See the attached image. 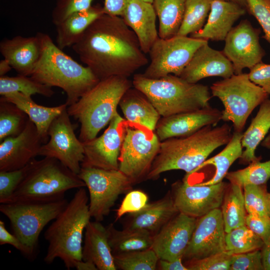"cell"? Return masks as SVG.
Instances as JSON below:
<instances>
[{"instance_id": "38", "label": "cell", "mask_w": 270, "mask_h": 270, "mask_svg": "<svg viewBox=\"0 0 270 270\" xmlns=\"http://www.w3.org/2000/svg\"><path fill=\"white\" fill-rule=\"evenodd\" d=\"M226 252L230 255L260 250L264 242L246 224L226 233Z\"/></svg>"}, {"instance_id": "50", "label": "cell", "mask_w": 270, "mask_h": 270, "mask_svg": "<svg viewBox=\"0 0 270 270\" xmlns=\"http://www.w3.org/2000/svg\"><path fill=\"white\" fill-rule=\"evenodd\" d=\"M8 244L14 247L28 258H34L35 254L13 233L6 228L4 222L0 220V244Z\"/></svg>"}, {"instance_id": "54", "label": "cell", "mask_w": 270, "mask_h": 270, "mask_svg": "<svg viewBox=\"0 0 270 270\" xmlns=\"http://www.w3.org/2000/svg\"><path fill=\"white\" fill-rule=\"evenodd\" d=\"M74 268L78 270H98L94 264L82 260L77 262Z\"/></svg>"}, {"instance_id": "3", "label": "cell", "mask_w": 270, "mask_h": 270, "mask_svg": "<svg viewBox=\"0 0 270 270\" xmlns=\"http://www.w3.org/2000/svg\"><path fill=\"white\" fill-rule=\"evenodd\" d=\"M42 52L30 77L50 87L62 88L66 94L68 106L99 82L91 70L65 54L46 34L40 32Z\"/></svg>"}, {"instance_id": "11", "label": "cell", "mask_w": 270, "mask_h": 270, "mask_svg": "<svg viewBox=\"0 0 270 270\" xmlns=\"http://www.w3.org/2000/svg\"><path fill=\"white\" fill-rule=\"evenodd\" d=\"M87 187L91 218L102 222L120 194L132 190L131 180L119 170L81 167L78 174Z\"/></svg>"}, {"instance_id": "55", "label": "cell", "mask_w": 270, "mask_h": 270, "mask_svg": "<svg viewBox=\"0 0 270 270\" xmlns=\"http://www.w3.org/2000/svg\"><path fill=\"white\" fill-rule=\"evenodd\" d=\"M12 68L8 60L4 58L0 61V76H6Z\"/></svg>"}, {"instance_id": "43", "label": "cell", "mask_w": 270, "mask_h": 270, "mask_svg": "<svg viewBox=\"0 0 270 270\" xmlns=\"http://www.w3.org/2000/svg\"><path fill=\"white\" fill-rule=\"evenodd\" d=\"M232 255L226 251L204 258L185 261L188 270H230Z\"/></svg>"}, {"instance_id": "34", "label": "cell", "mask_w": 270, "mask_h": 270, "mask_svg": "<svg viewBox=\"0 0 270 270\" xmlns=\"http://www.w3.org/2000/svg\"><path fill=\"white\" fill-rule=\"evenodd\" d=\"M220 207L226 233L246 224L247 212L242 186L230 183Z\"/></svg>"}, {"instance_id": "22", "label": "cell", "mask_w": 270, "mask_h": 270, "mask_svg": "<svg viewBox=\"0 0 270 270\" xmlns=\"http://www.w3.org/2000/svg\"><path fill=\"white\" fill-rule=\"evenodd\" d=\"M0 52L18 74L30 76L42 52L40 32L33 36L4 39L0 42Z\"/></svg>"}, {"instance_id": "14", "label": "cell", "mask_w": 270, "mask_h": 270, "mask_svg": "<svg viewBox=\"0 0 270 270\" xmlns=\"http://www.w3.org/2000/svg\"><path fill=\"white\" fill-rule=\"evenodd\" d=\"M228 184L200 185L182 180L172 184L170 192L179 212L198 218L221 206Z\"/></svg>"}, {"instance_id": "12", "label": "cell", "mask_w": 270, "mask_h": 270, "mask_svg": "<svg viewBox=\"0 0 270 270\" xmlns=\"http://www.w3.org/2000/svg\"><path fill=\"white\" fill-rule=\"evenodd\" d=\"M208 42L206 40L180 35L158 38L148 53L150 61L143 76L154 79L170 74L180 76L196 50Z\"/></svg>"}, {"instance_id": "56", "label": "cell", "mask_w": 270, "mask_h": 270, "mask_svg": "<svg viewBox=\"0 0 270 270\" xmlns=\"http://www.w3.org/2000/svg\"><path fill=\"white\" fill-rule=\"evenodd\" d=\"M260 145L266 148L270 149V132L260 143Z\"/></svg>"}, {"instance_id": "58", "label": "cell", "mask_w": 270, "mask_h": 270, "mask_svg": "<svg viewBox=\"0 0 270 270\" xmlns=\"http://www.w3.org/2000/svg\"><path fill=\"white\" fill-rule=\"evenodd\" d=\"M267 200H268L269 209H270V192H268V193H267Z\"/></svg>"}, {"instance_id": "28", "label": "cell", "mask_w": 270, "mask_h": 270, "mask_svg": "<svg viewBox=\"0 0 270 270\" xmlns=\"http://www.w3.org/2000/svg\"><path fill=\"white\" fill-rule=\"evenodd\" d=\"M1 98L14 104L27 114L36 125L45 144L48 140V130L50 124L68 107L66 103L53 107L41 106L34 102L31 96L18 92L8 94Z\"/></svg>"}, {"instance_id": "24", "label": "cell", "mask_w": 270, "mask_h": 270, "mask_svg": "<svg viewBox=\"0 0 270 270\" xmlns=\"http://www.w3.org/2000/svg\"><path fill=\"white\" fill-rule=\"evenodd\" d=\"M156 16L152 4L143 0H130L121 16L136 34L146 54L159 38Z\"/></svg>"}, {"instance_id": "18", "label": "cell", "mask_w": 270, "mask_h": 270, "mask_svg": "<svg viewBox=\"0 0 270 270\" xmlns=\"http://www.w3.org/2000/svg\"><path fill=\"white\" fill-rule=\"evenodd\" d=\"M197 220L179 212L154 235L152 248L159 259L172 261L182 258Z\"/></svg>"}, {"instance_id": "47", "label": "cell", "mask_w": 270, "mask_h": 270, "mask_svg": "<svg viewBox=\"0 0 270 270\" xmlns=\"http://www.w3.org/2000/svg\"><path fill=\"white\" fill-rule=\"evenodd\" d=\"M230 270H264L260 250L232 255Z\"/></svg>"}, {"instance_id": "40", "label": "cell", "mask_w": 270, "mask_h": 270, "mask_svg": "<svg viewBox=\"0 0 270 270\" xmlns=\"http://www.w3.org/2000/svg\"><path fill=\"white\" fill-rule=\"evenodd\" d=\"M117 270H156L159 260L152 248L113 255Z\"/></svg>"}, {"instance_id": "48", "label": "cell", "mask_w": 270, "mask_h": 270, "mask_svg": "<svg viewBox=\"0 0 270 270\" xmlns=\"http://www.w3.org/2000/svg\"><path fill=\"white\" fill-rule=\"evenodd\" d=\"M248 74L252 82L270 95V64L261 62L250 69Z\"/></svg>"}, {"instance_id": "27", "label": "cell", "mask_w": 270, "mask_h": 270, "mask_svg": "<svg viewBox=\"0 0 270 270\" xmlns=\"http://www.w3.org/2000/svg\"><path fill=\"white\" fill-rule=\"evenodd\" d=\"M119 106L126 120L155 130L160 115L142 92L134 87L130 88L122 98Z\"/></svg>"}, {"instance_id": "32", "label": "cell", "mask_w": 270, "mask_h": 270, "mask_svg": "<svg viewBox=\"0 0 270 270\" xmlns=\"http://www.w3.org/2000/svg\"><path fill=\"white\" fill-rule=\"evenodd\" d=\"M113 255L152 248L154 236L142 230H118L114 224L107 227Z\"/></svg>"}, {"instance_id": "20", "label": "cell", "mask_w": 270, "mask_h": 270, "mask_svg": "<svg viewBox=\"0 0 270 270\" xmlns=\"http://www.w3.org/2000/svg\"><path fill=\"white\" fill-rule=\"evenodd\" d=\"M222 111L210 106L198 110L162 117L156 128L162 142L190 136L208 126H215L222 120Z\"/></svg>"}, {"instance_id": "21", "label": "cell", "mask_w": 270, "mask_h": 270, "mask_svg": "<svg viewBox=\"0 0 270 270\" xmlns=\"http://www.w3.org/2000/svg\"><path fill=\"white\" fill-rule=\"evenodd\" d=\"M234 74L232 62L222 52L212 48L208 42L196 50L180 76L190 83L196 84L208 77L226 78Z\"/></svg>"}, {"instance_id": "26", "label": "cell", "mask_w": 270, "mask_h": 270, "mask_svg": "<svg viewBox=\"0 0 270 270\" xmlns=\"http://www.w3.org/2000/svg\"><path fill=\"white\" fill-rule=\"evenodd\" d=\"M82 260L94 264L98 270H116L106 227L100 222H90L85 228Z\"/></svg>"}, {"instance_id": "49", "label": "cell", "mask_w": 270, "mask_h": 270, "mask_svg": "<svg viewBox=\"0 0 270 270\" xmlns=\"http://www.w3.org/2000/svg\"><path fill=\"white\" fill-rule=\"evenodd\" d=\"M246 225L264 242L270 235V217L247 214Z\"/></svg>"}, {"instance_id": "41", "label": "cell", "mask_w": 270, "mask_h": 270, "mask_svg": "<svg viewBox=\"0 0 270 270\" xmlns=\"http://www.w3.org/2000/svg\"><path fill=\"white\" fill-rule=\"evenodd\" d=\"M242 188L247 214L270 217L266 184H246Z\"/></svg>"}, {"instance_id": "9", "label": "cell", "mask_w": 270, "mask_h": 270, "mask_svg": "<svg viewBox=\"0 0 270 270\" xmlns=\"http://www.w3.org/2000/svg\"><path fill=\"white\" fill-rule=\"evenodd\" d=\"M68 202L62 198L0 204V212L9 220L12 233L35 254L41 232L58 216Z\"/></svg>"}, {"instance_id": "8", "label": "cell", "mask_w": 270, "mask_h": 270, "mask_svg": "<svg viewBox=\"0 0 270 270\" xmlns=\"http://www.w3.org/2000/svg\"><path fill=\"white\" fill-rule=\"evenodd\" d=\"M210 88L212 96L219 98L224 106L222 120L232 122L235 132H242L251 113L269 96L250 80L247 73L217 81Z\"/></svg>"}, {"instance_id": "17", "label": "cell", "mask_w": 270, "mask_h": 270, "mask_svg": "<svg viewBox=\"0 0 270 270\" xmlns=\"http://www.w3.org/2000/svg\"><path fill=\"white\" fill-rule=\"evenodd\" d=\"M226 234L220 208L198 218L182 261L200 260L225 252Z\"/></svg>"}, {"instance_id": "36", "label": "cell", "mask_w": 270, "mask_h": 270, "mask_svg": "<svg viewBox=\"0 0 270 270\" xmlns=\"http://www.w3.org/2000/svg\"><path fill=\"white\" fill-rule=\"evenodd\" d=\"M29 118L27 114L12 102L0 99V142L15 136L24 129Z\"/></svg>"}, {"instance_id": "1", "label": "cell", "mask_w": 270, "mask_h": 270, "mask_svg": "<svg viewBox=\"0 0 270 270\" xmlns=\"http://www.w3.org/2000/svg\"><path fill=\"white\" fill-rule=\"evenodd\" d=\"M72 48L100 80L128 78L148 62L136 34L120 16L103 14Z\"/></svg>"}, {"instance_id": "37", "label": "cell", "mask_w": 270, "mask_h": 270, "mask_svg": "<svg viewBox=\"0 0 270 270\" xmlns=\"http://www.w3.org/2000/svg\"><path fill=\"white\" fill-rule=\"evenodd\" d=\"M212 0H186L182 22L177 35L188 36L200 30L208 17Z\"/></svg>"}, {"instance_id": "52", "label": "cell", "mask_w": 270, "mask_h": 270, "mask_svg": "<svg viewBox=\"0 0 270 270\" xmlns=\"http://www.w3.org/2000/svg\"><path fill=\"white\" fill-rule=\"evenodd\" d=\"M156 270H188L185 266L182 258L169 261L159 259Z\"/></svg>"}, {"instance_id": "53", "label": "cell", "mask_w": 270, "mask_h": 270, "mask_svg": "<svg viewBox=\"0 0 270 270\" xmlns=\"http://www.w3.org/2000/svg\"><path fill=\"white\" fill-rule=\"evenodd\" d=\"M264 270H270V235L260 249Z\"/></svg>"}, {"instance_id": "44", "label": "cell", "mask_w": 270, "mask_h": 270, "mask_svg": "<svg viewBox=\"0 0 270 270\" xmlns=\"http://www.w3.org/2000/svg\"><path fill=\"white\" fill-rule=\"evenodd\" d=\"M246 10L257 20L270 44V0H246Z\"/></svg>"}, {"instance_id": "30", "label": "cell", "mask_w": 270, "mask_h": 270, "mask_svg": "<svg viewBox=\"0 0 270 270\" xmlns=\"http://www.w3.org/2000/svg\"><path fill=\"white\" fill-rule=\"evenodd\" d=\"M104 13L102 7L92 6L90 8L74 12L56 25V42L61 50L72 46L88 27Z\"/></svg>"}, {"instance_id": "42", "label": "cell", "mask_w": 270, "mask_h": 270, "mask_svg": "<svg viewBox=\"0 0 270 270\" xmlns=\"http://www.w3.org/2000/svg\"><path fill=\"white\" fill-rule=\"evenodd\" d=\"M30 162L25 166L13 170L0 171V203H8L26 176Z\"/></svg>"}, {"instance_id": "57", "label": "cell", "mask_w": 270, "mask_h": 270, "mask_svg": "<svg viewBox=\"0 0 270 270\" xmlns=\"http://www.w3.org/2000/svg\"><path fill=\"white\" fill-rule=\"evenodd\" d=\"M226 1L232 2L239 4L246 9V0H223Z\"/></svg>"}, {"instance_id": "51", "label": "cell", "mask_w": 270, "mask_h": 270, "mask_svg": "<svg viewBox=\"0 0 270 270\" xmlns=\"http://www.w3.org/2000/svg\"><path fill=\"white\" fill-rule=\"evenodd\" d=\"M130 0H104L102 7L104 14L121 16Z\"/></svg>"}, {"instance_id": "25", "label": "cell", "mask_w": 270, "mask_h": 270, "mask_svg": "<svg viewBox=\"0 0 270 270\" xmlns=\"http://www.w3.org/2000/svg\"><path fill=\"white\" fill-rule=\"evenodd\" d=\"M239 4L230 1L212 0L207 22L191 37L214 41L224 40L234 22L246 12Z\"/></svg>"}, {"instance_id": "7", "label": "cell", "mask_w": 270, "mask_h": 270, "mask_svg": "<svg viewBox=\"0 0 270 270\" xmlns=\"http://www.w3.org/2000/svg\"><path fill=\"white\" fill-rule=\"evenodd\" d=\"M82 187H86V184L78 174L58 160L49 157L34 158L8 203L61 198H64L66 191Z\"/></svg>"}, {"instance_id": "29", "label": "cell", "mask_w": 270, "mask_h": 270, "mask_svg": "<svg viewBox=\"0 0 270 270\" xmlns=\"http://www.w3.org/2000/svg\"><path fill=\"white\" fill-rule=\"evenodd\" d=\"M270 130V99L265 100L260 105L256 116L252 118L246 130L243 132L242 145L244 150L239 158L240 164H246L260 160L256 150Z\"/></svg>"}, {"instance_id": "2", "label": "cell", "mask_w": 270, "mask_h": 270, "mask_svg": "<svg viewBox=\"0 0 270 270\" xmlns=\"http://www.w3.org/2000/svg\"><path fill=\"white\" fill-rule=\"evenodd\" d=\"M230 126H208L184 137L161 142L146 180H156L166 172L180 170L190 173L198 167L216 148L226 145L232 134Z\"/></svg>"}, {"instance_id": "6", "label": "cell", "mask_w": 270, "mask_h": 270, "mask_svg": "<svg viewBox=\"0 0 270 270\" xmlns=\"http://www.w3.org/2000/svg\"><path fill=\"white\" fill-rule=\"evenodd\" d=\"M132 83L146 96L162 117L210 106L211 94L207 86L190 83L174 74L154 79L137 74L134 75Z\"/></svg>"}, {"instance_id": "16", "label": "cell", "mask_w": 270, "mask_h": 270, "mask_svg": "<svg viewBox=\"0 0 270 270\" xmlns=\"http://www.w3.org/2000/svg\"><path fill=\"white\" fill-rule=\"evenodd\" d=\"M125 120L117 112L102 135L82 142L84 157L81 167L118 170Z\"/></svg>"}, {"instance_id": "15", "label": "cell", "mask_w": 270, "mask_h": 270, "mask_svg": "<svg viewBox=\"0 0 270 270\" xmlns=\"http://www.w3.org/2000/svg\"><path fill=\"white\" fill-rule=\"evenodd\" d=\"M260 33L258 28L244 20L232 27L226 36L222 52L232 62L234 74H241L244 68L250 69L262 62L266 53L260 43Z\"/></svg>"}, {"instance_id": "19", "label": "cell", "mask_w": 270, "mask_h": 270, "mask_svg": "<svg viewBox=\"0 0 270 270\" xmlns=\"http://www.w3.org/2000/svg\"><path fill=\"white\" fill-rule=\"evenodd\" d=\"M44 144L36 125L29 119L20 134L0 142V171L13 170L25 166L38 156Z\"/></svg>"}, {"instance_id": "31", "label": "cell", "mask_w": 270, "mask_h": 270, "mask_svg": "<svg viewBox=\"0 0 270 270\" xmlns=\"http://www.w3.org/2000/svg\"><path fill=\"white\" fill-rule=\"evenodd\" d=\"M242 132H234L230 140L226 144L225 148L216 156L206 159L198 166H212L214 167V172L210 180L201 182L192 183L200 185H212L222 182L228 172L230 166L235 160L239 159L242 154Z\"/></svg>"}, {"instance_id": "23", "label": "cell", "mask_w": 270, "mask_h": 270, "mask_svg": "<svg viewBox=\"0 0 270 270\" xmlns=\"http://www.w3.org/2000/svg\"><path fill=\"white\" fill-rule=\"evenodd\" d=\"M178 213L169 191L160 199L148 203L140 211L128 214L124 228L144 230L154 236Z\"/></svg>"}, {"instance_id": "45", "label": "cell", "mask_w": 270, "mask_h": 270, "mask_svg": "<svg viewBox=\"0 0 270 270\" xmlns=\"http://www.w3.org/2000/svg\"><path fill=\"white\" fill-rule=\"evenodd\" d=\"M94 0H58L52 14V21L56 26L71 14L86 10Z\"/></svg>"}, {"instance_id": "33", "label": "cell", "mask_w": 270, "mask_h": 270, "mask_svg": "<svg viewBox=\"0 0 270 270\" xmlns=\"http://www.w3.org/2000/svg\"><path fill=\"white\" fill-rule=\"evenodd\" d=\"M186 0H152L159 20L158 36L168 38L178 34L181 26Z\"/></svg>"}, {"instance_id": "35", "label": "cell", "mask_w": 270, "mask_h": 270, "mask_svg": "<svg viewBox=\"0 0 270 270\" xmlns=\"http://www.w3.org/2000/svg\"><path fill=\"white\" fill-rule=\"evenodd\" d=\"M16 92L28 96L40 94L48 98L54 94L52 87L42 84L30 76L21 74L16 76H0V96H2Z\"/></svg>"}, {"instance_id": "4", "label": "cell", "mask_w": 270, "mask_h": 270, "mask_svg": "<svg viewBox=\"0 0 270 270\" xmlns=\"http://www.w3.org/2000/svg\"><path fill=\"white\" fill-rule=\"evenodd\" d=\"M84 187L78 188L72 199L44 234L48 245L44 261L50 264L60 258L68 270L82 260L83 232L91 218Z\"/></svg>"}, {"instance_id": "5", "label": "cell", "mask_w": 270, "mask_h": 270, "mask_svg": "<svg viewBox=\"0 0 270 270\" xmlns=\"http://www.w3.org/2000/svg\"><path fill=\"white\" fill-rule=\"evenodd\" d=\"M132 86L128 78L113 76L102 80L74 104L68 106L69 115L80 124L79 140L84 142L96 137L110 123L124 93Z\"/></svg>"}, {"instance_id": "46", "label": "cell", "mask_w": 270, "mask_h": 270, "mask_svg": "<svg viewBox=\"0 0 270 270\" xmlns=\"http://www.w3.org/2000/svg\"><path fill=\"white\" fill-rule=\"evenodd\" d=\"M148 195L142 190H130L126 193L116 210V220L126 214H133L140 211L148 204Z\"/></svg>"}, {"instance_id": "13", "label": "cell", "mask_w": 270, "mask_h": 270, "mask_svg": "<svg viewBox=\"0 0 270 270\" xmlns=\"http://www.w3.org/2000/svg\"><path fill=\"white\" fill-rule=\"evenodd\" d=\"M70 116L66 108L54 119L48 130L50 138L42 146L38 156L55 158L78 174L84 157V148L76 136Z\"/></svg>"}, {"instance_id": "59", "label": "cell", "mask_w": 270, "mask_h": 270, "mask_svg": "<svg viewBox=\"0 0 270 270\" xmlns=\"http://www.w3.org/2000/svg\"><path fill=\"white\" fill-rule=\"evenodd\" d=\"M145 2H150V3H152V0H143Z\"/></svg>"}, {"instance_id": "39", "label": "cell", "mask_w": 270, "mask_h": 270, "mask_svg": "<svg viewBox=\"0 0 270 270\" xmlns=\"http://www.w3.org/2000/svg\"><path fill=\"white\" fill-rule=\"evenodd\" d=\"M226 178L230 183L242 188L246 184H266L270 178V160L252 162L244 168L228 172Z\"/></svg>"}, {"instance_id": "10", "label": "cell", "mask_w": 270, "mask_h": 270, "mask_svg": "<svg viewBox=\"0 0 270 270\" xmlns=\"http://www.w3.org/2000/svg\"><path fill=\"white\" fill-rule=\"evenodd\" d=\"M160 143L154 131L140 124L125 120L118 170L134 185L146 180L160 150Z\"/></svg>"}]
</instances>
